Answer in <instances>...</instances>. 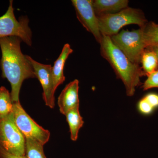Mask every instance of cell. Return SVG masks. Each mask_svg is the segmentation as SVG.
Wrapping results in <instances>:
<instances>
[{
    "mask_svg": "<svg viewBox=\"0 0 158 158\" xmlns=\"http://www.w3.org/2000/svg\"><path fill=\"white\" fill-rule=\"evenodd\" d=\"M22 41L16 37L0 38L2 77L10 83V94L13 103L19 102L20 91L23 82L26 79L36 78L32 65L22 52Z\"/></svg>",
    "mask_w": 158,
    "mask_h": 158,
    "instance_id": "obj_1",
    "label": "cell"
},
{
    "mask_svg": "<svg viewBox=\"0 0 158 158\" xmlns=\"http://www.w3.org/2000/svg\"><path fill=\"white\" fill-rule=\"evenodd\" d=\"M13 102L11 94L5 87H0V116L9 115L12 112Z\"/></svg>",
    "mask_w": 158,
    "mask_h": 158,
    "instance_id": "obj_17",
    "label": "cell"
},
{
    "mask_svg": "<svg viewBox=\"0 0 158 158\" xmlns=\"http://www.w3.org/2000/svg\"><path fill=\"white\" fill-rule=\"evenodd\" d=\"M15 121L25 138H31L44 145L49 140L50 133L37 124L29 116L19 102L13 103Z\"/></svg>",
    "mask_w": 158,
    "mask_h": 158,
    "instance_id": "obj_7",
    "label": "cell"
},
{
    "mask_svg": "<svg viewBox=\"0 0 158 158\" xmlns=\"http://www.w3.org/2000/svg\"><path fill=\"white\" fill-rule=\"evenodd\" d=\"M150 104L152 106L154 109L158 108V94L150 93L148 94L144 97Z\"/></svg>",
    "mask_w": 158,
    "mask_h": 158,
    "instance_id": "obj_20",
    "label": "cell"
},
{
    "mask_svg": "<svg viewBox=\"0 0 158 158\" xmlns=\"http://www.w3.org/2000/svg\"><path fill=\"white\" fill-rule=\"evenodd\" d=\"M146 48L158 45V24L153 22L148 23L142 29Z\"/></svg>",
    "mask_w": 158,
    "mask_h": 158,
    "instance_id": "obj_15",
    "label": "cell"
},
{
    "mask_svg": "<svg viewBox=\"0 0 158 158\" xmlns=\"http://www.w3.org/2000/svg\"><path fill=\"white\" fill-rule=\"evenodd\" d=\"M147 79L142 86L144 90L152 88H158V69L148 76Z\"/></svg>",
    "mask_w": 158,
    "mask_h": 158,
    "instance_id": "obj_18",
    "label": "cell"
},
{
    "mask_svg": "<svg viewBox=\"0 0 158 158\" xmlns=\"http://www.w3.org/2000/svg\"><path fill=\"white\" fill-rule=\"evenodd\" d=\"M79 82L77 79L69 83L58 98V104L60 113L65 115L69 111L79 107Z\"/></svg>",
    "mask_w": 158,
    "mask_h": 158,
    "instance_id": "obj_10",
    "label": "cell"
},
{
    "mask_svg": "<svg viewBox=\"0 0 158 158\" xmlns=\"http://www.w3.org/2000/svg\"><path fill=\"white\" fill-rule=\"evenodd\" d=\"M26 156L28 158H47L44 145L31 138H25Z\"/></svg>",
    "mask_w": 158,
    "mask_h": 158,
    "instance_id": "obj_16",
    "label": "cell"
},
{
    "mask_svg": "<svg viewBox=\"0 0 158 158\" xmlns=\"http://www.w3.org/2000/svg\"><path fill=\"white\" fill-rule=\"evenodd\" d=\"M0 158H28L25 156H18L7 152L0 145Z\"/></svg>",
    "mask_w": 158,
    "mask_h": 158,
    "instance_id": "obj_21",
    "label": "cell"
},
{
    "mask_svg": "<svg viewBox=\"0 0 158 158\" xmlns=\"http://www.w3.org/2000/svg\"><path fill=\"white\" fill-rule=\"evenodd\" d=\"M98 18L102 35L110 37L118 34L122 28L127 25H137L143 29L148 23L141 9L129 7L116 13L103 15Z\"/></svg>",
    "mask_w": 158,
    "mask_h": 158,
    "instance_id": "obj_3",
    "label": "cell"
},
{
    "mask_svg": "<svg viewBox=\"0 0 158 158\" xmlns=\"http://www.w3.org/2000/svg\"><path fill=\"white\" fill-rule=\"evenodd\" d=\"M73 50L71 48L69 44H66L63 46L62 52L57 60L54 62V65L52 68L53 79L54 87L56 90L59 85L62 84L65 81L64 75V65L69 56L72 53Z\"/></svg>",
    "mask_w": 158,
    "mask_h": 158,
    "instance_id": "obj_12",
    "label": "cell"
},
{
    "mask_svg": "<svg viewBox=\"0 0 158 158\" xmlns=\"http://www.w3.org/2000/svg\"><path fill=\"white\" fill-rule=\"evenodd\" d=\"M147 48L153 51V52L155 53L157 57L158 60V45L156 46L151 47L148 48Z\"/></svg>",
    "mask_w": 158,
    "mask_h": 158,
    "instance_id": "obj_22",
    "label": "cell"
},
{
    "mask_svg": "<svg viewBox=\"0 0 158 158\" xmlns=\"http://www.w3.org/2000/svg\"><path fill=\"white\" fill-rule=\"evenodd\" d=\"M127 0H94L92 5L97 17L103 15L113 14L128 7Z\"/></svg>",
    "mask_w": 158,
    "mask_h": 158,
    "instance_id": "obj_11",
    "label": "cell"
},
{
    "mask_svg": "<svg viewBox=\"0 0 158 158\" xmlns=\"http://www.w3.org/2000/svg\"><path fill=\"white\" fill-rule=\"evenodd\" d=\"M138 109L139 112L144 115H150L155 110L144 97L138 102Z\"/></svg>",
    "mask_w": 158,
    "mask_h": 158,
    "instance_id": "obj_19",
    "label": "cell"
},
{
    "mask_svg": "<svg viewBox=\"0 0 158 158\" xmlns=\"http://www.w3.org/2000/svg\"><path fill=\"white\" fill-rule=\"evenodd\" d=\"M0 145L11 154L26 156L25 137L17 127L12 112L0 116Z\"/></svg>",
    "mask_w": 158,
    "mask_h": 158,
    "instance_id": "obj_4",
    "label": "cell"
},
{
    "mask_svg": "<svg viewBox=\"0 0 158 158\" xmlns=\"http://www.w3.org/2000/svg\"><path fill=\"white\" fill-rule=\"evenodd\" d=\"M71 2L76 12L77 18L100 44L102 35L99 27L98 18L94 10L92 1L72 0Z\"/></svg>",
    "mask_w": 158,
    "mask_h": 158,
    "instance_id": "obj_8",
    "label": "cell"
},
{
    "mask_svg": "<svg viewBox=\"0 0 158 158\" xmlns=\"http://www.w3.org/2000/svg\"><path fill=\"white\" fill-rule=\"evenodd\" d=\"M26 56L32 65L36 78L42 86L43 98L45 105L51 109H53L55 105L54 94L56 90L54 87L52 73V66L39 63L27 55H26Z\"/></svg>",
    "mask_w": 158,
    "mask_h": 158,
    "instance_id": "obj_9",
    "label": "cell"
},
{
    "mask_svg": "<svg viewBox=\"0 0 158 158\" xmlns=\"http://www.w3.org/2000/svg\"><path fill=\"white\" fill-rule=\"evenodd\" d=\"M142 69L145 76L149 75L158 69V60L153 51L146 48L142 54L141 59Z\"/></svg>",
    "mask_w": 158,
    "mask_h": 158,
    "instance_id": "obj_14",
    "label": "cell"
},
{
    "mask_svg": "<svg viewBox=\"0 0 158 158\" xmlns=\"http://www.w3.org/2000/svg\"><path fill=\"white\" fill-rule=\"evenodd\" d=\"M101 54L108 61L117 77L123 82L128 96L135 94L136 88L142 85L141 78L145 76L139 65L134 64L113 44L109 36L102 35Z\"/></svg>",
    "mask_w": 158,
    "mask_h": 158,
    "instance_id": "obj_2",
    "label": "cell"
},
{
    "mask_svg": "<svg viewBox=\"0 0 158 158\" xmlns=\"http://www.w3.org/2000/svg\"><path fill=\"white\" fill-rule=\"evenodd\" d=\"M65 116L69 126L71 139L72 141H76L78 137L79 130L84 123L79 111V107L70 110Z\"/></svg>",
    "mask_w": 158,
    "mask_h": 158,
    "instance_id": "obj_13",
    "label": "cell"
},
{
    "mask_svg": "<svg viewBox=\"0 0 158 158\" xmlns=\"http://www.w3.org/2000/svg\"><path fill=\"white\" fill-rule=\"evenodd\" d=\"M110 38L131 62L140 65L142 54L146 48L142 29L131 31L123 30Z\"/></svg>",
    "mask_w": 158,
    "mask_h": 158,
    "instance_id": "obj_5",
    "label": "cell"
},
{
    "mask_svg": "<svg viewBox=\"0 0 158 158\" xmlns=\"http://www.w3.org/2000/svg\"><path fill=\"white\" fill-rule=\"evenodd\" d=\"M13 1H10L8 10L0 17V38L7 37H19L27 45H32V31L27 16L16 19L14 14Z\"/></svg>",
    "mask_w": 158,
    "mask_h": 158,
    "instance_id": "obj_6",
    "label": "cell"
}]
</instances>
